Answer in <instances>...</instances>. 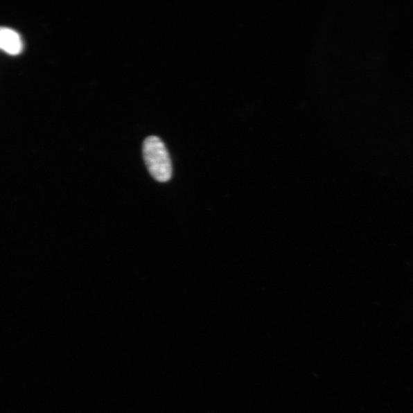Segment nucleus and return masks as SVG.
I'll return each mask as SVG.
<instances>
[{
    "instance_id": "nucleus-2",
    "label": "nucleus",
    "mask_w": 413,
    "mask_h": 413,
    "mask_svg": "<svg viewBox=\"0 0 413 413\" xmlns=\"http://www.w3.org/2000/svg\"><path fill=\"white\" fill-rule=\"evenodd\" d=\"M0 49L11 55H18L24 50V42L18 33L0 27Z\"/></svg>"
},
{
    "instance_id": "nucleus-1",
    "label": "nucleus",
    "mask_w": 413,
    "mask_h": 413,
    "mask_svg": "<svg viewBox=\"0 0 413 413\" xmlns=\"http://www.w3.org/2000/svg\"><path fill=\"white\" fill-rule=\"evenodd\" d=\"M143 153L145 164L152 178L160 182L171 179L173 167L166 146L156 136L147 137L143 142Z\"/></svg>"
}]
</instances>
